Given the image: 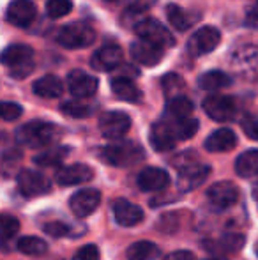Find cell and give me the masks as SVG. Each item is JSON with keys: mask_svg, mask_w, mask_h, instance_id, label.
I'll return each mask as SVG.
<instances>
[{"mask_svg": "<svg viewBox=\"0 0 258 260\" xmlns=\"http://www.w3.org/2000/svg\"><path fill=\"white\" fill-rule=\"evenodd\" d=\"M60 135V127L46 120H30L18 127L16 131V142L25 147L30 149H41L46 145L53 144L55 138Z\"/></svg>", "mask_w": 258, "mask_h": 260, "instance_id": "6da1fadb", "label": "cell"}, {"mask_svg": "<svg viewBox=\"0 0 258 260\" xmlns=\"http://www.w3.org/2000/svg\"><path fill=\"white\" fill-rule=\"evenodd\" d=\"M99 157L104 163L112 165V167L119 168H128L133 165L140 163L145 157V152L136 142H117V144L104 145L99 151Z\"/></svg>", "mask_w": 258, "mask_h": 260, "instance_id": "7a4b0ae2", "label": "cell"}, {"mask_svg": "<svg viewBox=\"0 0 258 260\" xmlns=\"http://www.w3.org/2000/svg\"><path fill=\"white\" fill-rule=\"evenodd\" d=\"M0 62L13 78L23 80L34 69V50L27 45H11L0 53Z\"/></svg>", "mask_w": 258, "mask_h": 260, "instance_id": "3957f363", "label": "cell"}, {"mask_svg": "<svg viewBox=\"0 0 258 260\" xmlns=\"http://www.w3.org/2000/svg\"><path fill=\"white\" fill-rule=\"evenodd\" d=\"M94 41H96V30L90 25L82 23V21L65 25L57 34V43L69 50L87 48Z\"/></svg>", "mask_w": 258, "mask_h": 260, "instance_id": "277c9868", "label": "cell"}, {"mask_svg": "<svg viewBox=\"0 0 258 260\" xmlns=\"http://www.w3.org/2000/svg\"><path fill=\"white\" fill-rule=\"evenodd\" d=\"M134 32L141 41L152 43V45H158L161 48H170V46L175 45V39L170 34V30L158 20H152V18H145V20L138 21L134 25Z\"/></svg>", "mask_w": 258, "mask_h": 260, "instance_id": "5b68a950", "label": "cell"}, {"mask_svg": "<svg viewBox=\"0 0 258 260\" xmlns=\"http://www.w3.org/2000/svg\"><path fill=\"white\" fill-rule=\"evenodd\" d=\"M203 112L210 117L212 120L217 122H228V120L235 119L237 115V101L230 96H219V94H214L203 100Z\"/></svg>", "mask_w": 258, "mask_h": 260, "instance_id": "8992f818", "label": "cell"}, {"mask_svg": "<svg viewBox=\"0 0 258 260\" xmlns=\"http://www.w3.org/2000/svg\"><path fill=\"white\" fill-rule=\"evenodd\" d=\"M221 41V32L216 27H202L195 32L188 41V52L191 57H202L205 53H210L217 48Z\"/></svg>", "mask_w": 258, "mask_h": 260, "instance_id": "52a82bcc", "label": "cell"}, {"mask_svg": "<svg viewBox=\"0 0 258 260\" xmlns=\"http://www.w3.org/2000/svg\"><path fill=\"white\" fill-rule=\"evenodd\" d=\"M16 182L20 193L27 199H34L52 191V182L41 172L35 170H21L16 177Z\"/></svg>", "mask_w": 258, "mask_h": 260, "instance_id": "ba28073f", "label": "cell"}, {"mask_svg": "<svg viewBox=\"0 0 258 260\" xmlns=\"http://www.w3.org/2000/svg\"><path fill=\"white\" fill-rule=\"evenodd\" d=\"M131 127V117L124 112H106L99 119V131L108 140H119Z\"/></svg>", "mask_w": 258, "mask_h": 260, "instance_id": "9c48e42d", "label": "cell"}, {"mask_svg": "<svg viewBox=\"0 0 258 260\" xmlns=\"http://www.w3.org/2000/svg\"><path fill=\"white\" fill-rule=\"evenodd\" d=\"M207 200L212 207L225 211V209L235 206V202L239 200V188L230 181L216 182L207 189Z\"/></svg>", "mask_w": 258, "mask_h": 260, "instance_id": "30bf717a", "label": "cell"}, {"mask_svg": "<svg viewBox=\"0 0 258 260\" xmlns=\"http://www.w3.org/2000/svg\"><path fill=\"white\" fill-rule=\"evenodd\" d=\"M97 87H99V82H97L96 76L89 75L85 71L75 69L67 75V89L76 100L92 98L97 92Z\"/></svg>", "mask_w": 258, "mask_h": 260, "instance_id": "8fae6325", "label": "cell"}, {"mask_svg": "<svg viewBox=\"0 0 258 260\" xmlns=\"http://www.w3.org/2000/svg\"><path fill=\"white\" fill-rule=\"evenodd\" d=\"M101 204V191L94 188H85L76 191L69 200V207H71L72 214L76 218H87L90 216Z\"/></svg>", "mask_w": 258, "mask_h": 260, "instance_id": "7c38bea8", "label": "cell"}, {"mask_svg": "<svg viewBox=\"0 0 258 260\" xmlns=\"http://www.w3.org/2000/svg\"><path fill=\"white\" fill-rule=\"evenodd\" d=\"M177 142L179 140H177L175 129H173V124L168 117H165V119H161V120H158V122L152 124L151 144L156 151H159V152L170 151V149L175 147Z\"/></svg>", "mask_w": 258, "mask_h": 260, "instance_id": "4fadbf2b", "label": "cell"}, {"mask_svg": "<svg viewBox=\"0 0 258 260\" xmlns=\"http://www.w3.org/2000/svg\"><path fill=\"white\" fill-rule=\"evenodd\" d=\"M6 18L11 25L20 28H27L38 18V9L30 0H13L7 7Z\"/></svg>", "mask_w": 258, "mask_h": 260, "instance_id": "5bb4252c", "label": "cell"}, {"mask_svg": "<svg viewBox=\"0 0 258 260\" xmlns=\"http://www.w3.org/2000/svg\"><path fill=\"white\" fill-rule=\"evenodd\" d=\"M210 174L209 165H202L198 161L186 167L179 168V189L180 191H193L198 186H202L205 182V179Z\"/></svg>", "mask_w": 258, "mask_h": 260, "instance_id": "9a60e30c", "label": "cell"}, {"mask_svg": "<svg viewBox=\"0 0 258 260\" xmlns=\"http://www.w3.org/2000/svg\"><path fill=\"white\" fill-rule=\"evenodd\" d=\"M94 179V170L85 163H72L60 167L55 174V181L60 186H76Z\"/></svg>", "mask_w": 258, "mask_h": 260, "instance_id": "2e32d148", "label": "cell"}, {"mask_svg": "<svg viewBox=\"0 0 258 260\" xmlns=\"http://www.w3.org/2000/svg\"><path fill=\"white\" fill-rule=\"evenodd\" d=\"M131 57L134 58V62L141 66H147V68H152V66H158L163 58V53H165V48L158 45H152V43L147 41H134L129 48Z\"/></svg>", "mask_w": 258, "mask_h": 260, "instance_id": "e0dca14e", "label": "cell"}, {"mask_svg": "<svg viewBox=\"0 0 258 260\" xmlns=\"http://www.w3.org/2000/svg\"><path fill=\"white\" fill-rule=\"evenodd\" d=\"M122 60H124L122 50L117 45H106L94 53L90 66L96 71H114V69H117L122 64Z\"/></svg>", "mask_w": 258, "mask_h": 260, "instance_id": "ac0fdd59", "label": "cell"}, {"mask_svg": "<svg viewBox=\"0 0 258 260\" xmlns=\"http://www.w3.org/2000/svg\"><path fill=\"white\" fill-rule=\"evenodd\" d=\"M170 184V175L163 168L149 167L138 174V188L141 191H163Z\"/></svg>", "mask_w": 258, "mask_h": 260, "instance_id": "d6986e66", "label": "cell"}, {"mask_svg": "<svg viewBox=\"0 0 258 260\" xmlns=\"http://www.w3.org/2000/svg\"><path fill=\"white\" fill-rule=\"evenodd\" d=\"M246 239L242 234H225V236L217 237V239H210L203 243L209 253L214 255H227V253H237L239 250H242Z\"/></svg>", "mask_w": 258, "mask_h": 260, "instance_id": "ffe728a7", "label": "cell"}, {"mask_svg": "<svg viewBox=\"0 0 258 260\" xmlns=\"http://www.w3.org/2000/svg\"><path fill=\"white\" fill-rule=\"evenodd\" d=\"M112 209H114L115 221L121 226H136L143 219L141 207H138L136 204L129 202L126 199H117L112 204Z\"/></svg>", "mask_w": 258, "mask_h": 260, "instance_id": "44dd1931", "label": "cell"}, {"mask_svg": "<svg viewBox=\"0 0 258 260\" xmlns=\"http://www.w3.org/2000/svg\"><path fill=\"white\" fill-rule=\"evenodd\" d=\"M237 145V137L228 127H221L210 133L205 140V149L209 152H228Z\"/></svg>", "mask_w": 258, "mask_h": 260, "instance_id": "7402d4cb", "label": "cell"}, {"mask_svg": "<svg viewBox=\"0 0 258 260\" xmlns=\"http://www.w3.org/2000/svg\"><path fill=\"white\" fill-rule=\"evenodd\" d=\"M112 92L122 101H128V103H140L143 94L141 90L134 85L133 80L126 78V76H117V78H112L110 82Z\"/></svg>", "mask_w": 258, "mask_h": 260, "instance_id": "603a6c76", "label": "cell"}, {"mask_svg": "<svg viewBox=\"0 0 258 260\" xmlns=\"http://www.w3.org/2000/svg\"><path fill=\"white\" fill-rule=\"evenodd\" d=\"M35 96L45 98V100H57V98L62 96L64 92V83L60 82V78L53 75H46L43 78L35 80L34 85H32Z\"/></svg>", "mask_w": 258, "mask_h": 260, "instance_id": "cb8c5ba5", "label": "cell"}, {"mask_svg": "<svg viewBox=\"0 0 258 260\" xmlns=\"http://www.w3.org/2000/svg\"><path fill=\"white\" fill-rule=\"evenodd\" d=\"M166 18H168L170 25L179 32H184V30H188V28H191L196 21V16L188 13L186 9H182V7L177 6V4H170V6L166 7Z\"/></svg>", "mask_w": 258, "mask_h": 260, "instance_id": "d4e9b609", "label": "cell"}, {"mask_svg": "<svg viewBox=\"0 0 258 260\" xmlns=\"http://www.w3.org/2000/svg\"><path fill=\"white\" fill-rule=\"evenodd\" d=\"M235 172L239 177L244 179L258 177V149L242 152L235 161Z\"/></svg>", "mask_w": 258, "mask_h": 260, "instance_id": "484cf974", "label": "cell"}, {"mask_svg": "<svg viewBox=\"0 0 258 260\" xmlns=\"http://www.w3.org/2000/svg\"><path fill=\"white\" fill-rule=\"evenodd\" d=\"M193 110H195L193 101L186 96H180V94L170 98L168 103H166V115L172 117V119H186V117H191Z\"/></svg>", "mask_w": 258, "mask_h": 260, "instance_id": "4316f807", "label": "cell"}, {"mask_svg": "<svg viewBox=\"0 0 258 260\" xmlns=\"http://www.w3.org/2000/svg\"><path fill=\"white\" fill-rule=\"evenodd\" d=\"M159 257V248L158 244L151 243V241H138L133 243L126 251V258L128 260H154Z\"/></svg>", "mask_w": 258, "mask_h": 260, "instance_id": "83f0119b", "label": "cell"}, {"mask_svg": "<svg viewBox=\"0 0 258 260\" xmlns=\"http://www.w3.org/2000/svg\"><path fill=\"white\" fill-rule=\"evenodd\" d=\"M232 83V78L223 71H207L198 78V87L203 90H221Z\"/></svg>", "mask_w": 258, "mask_h": 260, "instance_id": "f1b7e54d", "label": "cell"}, {"mask_svg": "<svg viewBox=\"0 0 258 260\" xmlns=\"http://www.w3.org/2000/svg\"><path fill=\"white\" fill-rule=\"evenodd\" d=\"M16 248H18V251L23 255H28V257H39V255L46 253L48 244H46V241H43L41 237L25 236V237H21V239H18Z\"/></svg>", "mask_w": 258, "mask_h": 260, "instance_id": "f546056e", "label": "cell"}, {"mask_svg": "<svg viewBox=\"0 0 258 260\" xmlns=\"http://www.w3.org/2000/svg\"><path fill=\"white\" fill-rule=\"evenodd\" d=\"M69 149L67 147H55V149H50V151H45L41 154H38L34 157V163L39 165V167H45V168H50V167H59L60 163L65 159L67 156Z\"/></svg>", "mask_w": 258, "mask_h": 260, "instance_id": "4dcf8cb0", "label": "cell"}, {"mask_svg": "<svg viewBox=\"0 0 258 260\" xmlns=\"http://www.w3.org/2000/svg\"><path fill=\"white\" fill-rule=\"evenodd\" d=\"M168 119L173 124L177 140H188V138L195 137L196 131H198V120L196 119H191V117H186V119H172V117H168Z\"/></svg>", "mask_w": 258, "mask_h": 260, "instance_id": "1f68e13d", "label": "cell"}, {"mask_svg": "<svg viewBox=\"0 0 258 260\" xmlns=\"http://www.w3.org/2000/svg\"><path fill=\"white\" fill-rule=\"evenodd\" d=\"M60 112L67 117H72V119H85V117L92 115L94 108L83 101H64L60 105Z\"/></svg>", "mask_w": 258, "mask_h": 260, "instance_id": "d6a6232c", "label": "cell"}, {"mask_svg": "<svg viewBox=\"0 0 258 260\" xmlns=\"http://www.w3.org/2000/svg\"><path fill=\"white\" fill-rule=\"evenodd\" d=\"M20 232V221L13 214H0V241H11Z\"/></svg>", "mask_w": 258, "mask_h": 260, "instance_id": "836d02e7", "label": "cell"}, {"mask_svg": "<svg viewBox=\"0 0 258 260\" xmlns=\"http://www.w3.org/2000/svg\"><path fill=\"white\" fill-rule=\"evenodd\" d=\"M72 11V0H48L46 14L50 18H62Z\"/></svg>", "mask_w": 258, "mask_h": 260, "instance_id": "e575fe53", "label": "cell"}, {"mask_svg": "<svg viewBox=\"0 0 258 260\" xmlns=\"http://www.w3.org/2000/svg\"><path fill=\"white\" fill-rule=\"evenodd\" d=\"M182 87H184V80L180 78L179 75H175V73H170V75H166L165 78H163V89H165L166 96H170V98L177 96V92H179Z\"/></svg>", "mask_w": 258, "mask_h": 260, "instance_id": "d590c367", "label": "cell"}, {"mask_svg": "<svg viewBox=\"0 0 258 260\" xmlns=\"http://www.w3.org/2000/svg\"><path fill=\"white\" fill-rule=\"evenodd\" d=\"M23 108L16 103H11V101H0V119L2 120H16L21 117Z\"/></svg>", "mask_w": 258, "mask_h": 260, "instance_id": "8d00e7d4", "label": "cell"}, {"mask_svg": "<svg viewBox=\"0 0 258 260\" xmlns=\"http://www.w3.org/2000/svg\"><path fill=\"white\" fill-rule=\"evenodd\" d=\"M43 230H45V234H48V236H52V237H57V239L67 237L69 234H71V226L65 225L64 221H48L43 225Z\"/></svg>", "mask_w": 258, "mask_h": 260, "instance_id": "74e56055", "label": "cell"}, {"mask_svg": "<svg viewBox=\"0 0 258 260\" xmlns=\"http://www.w3.org/2000/svg\"><path fill=\"white\" fill-rule=\"evenodd\" d=\"M99 248L96 244H85V246H82L76 251L72 260H99Z\"/></svg>", "mask_w": 258, "mask_h": 260, "instance_id": "f35d334b", "label": "cell"}, {"mask_svg": "<svg viewBox=\"0 0 258 260\" xmlns=\"http://www.w3.org/2000/svg\"><path fill=\"white\" fill-rule=\"evenodd\" d=\"M242 129H244L246 137L258 142V117H246L242 120Z\"/></svg>", "mask_w": 258, "mask_h": 260, "instance_id": "ab89813d", "label": "cell"}, {"mask_svg": "<svg viewBox=\"0 0 258 260\" xmlns=\"http://www.w3.org/2000/svg\"><path fill=\"white\" fill-rule=\"evenodd\" d=\"M156 4V0H133L131 6L128 7V14H140L149 11Z\"/></svg>", "mask_w": 258, "mask_h": 260, "instance_id": "60d3db41", "label": "cell"}, {"mask_svg": "<svg viewBox=\"0 0 258 260\" xmlns=\"http://www.w3.org/2000/svg\"><path fill=\"white\" fill-rule=\"evenodd\" d=\"M165 260H195V255L188 250H179V251H173V253L166 255Z\"/></svg>", "mask_w": 258, "mask_h": 260, "instance_id": "b9f144b4", "label": "cell"}, {"mask_svg": "<svg viewBox=\"0 0 258 260\" xmlns=\"http://www.w3.org/2000/svg\"><path fill=\"white\" fill-rule=\"evenodd\" d=\"M205 260H227L225 257H219V255H217V257H212V258H205Z\"/></svg>", "mask_w": 258, "mask_h": 260, "instance_id": "7bdbcfd3", "label": "cell"}, {"mask_svg": "<svg viewBox=\"0 0 258 260\" xmlns=\"http://www.w3.org/2000/svg\"><path fill=\"white\" fill-rule=\"evenodd\" d=\"M256 255H258V244H256Z\"/></svg>", "mask_w": 258, "mask_h": 260, "instance_id": "ee69618b", "label": "cell"}, {"mask_svg": "<svg viewBox=\"0 0 258 260\" xmlns=\"http://www.w3.org/2000/svg\"><path fill=\"white\" fill-rule=\"evenodd\" d=\"M110 2H115V0H110Z\"/></svg>", "mask_w": 258, "mask_h": 260, "instance_id": "f6af8a7d", "label": "cell"}]
</instances>
